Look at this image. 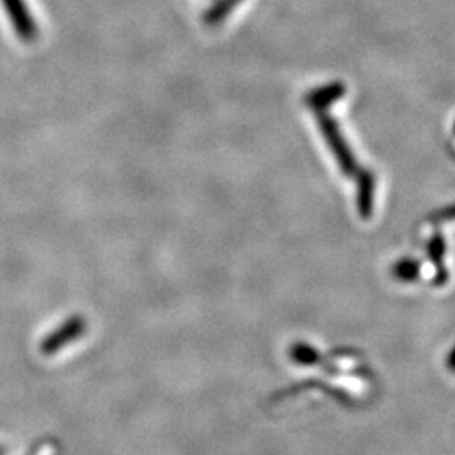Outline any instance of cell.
<instances>
[{"instance_id":"6da1fadb","label":"cell","mask_w":455,"mask_h":455,"mask_svg":"<svg viewBox=\"0 0 455 455\" xmlns=\"http://www.w3.org/2000/svg\"><path fill=\"white\" fill-rule=\"evenodd\" d=\"M317 115H319V127L324 135L325 142L339 164L342 174L355 176L359 171L358 163H356L351 148L347 146V142L344 140L338 122L325 114Z\"/></svg>"},{"instance_id":"7a4b0ae2","label":"cell","mask_w":455,"mask_h":455,"mask_svg":"<svg viewBox=\"0 0 455 455\" xmlns=\"http://www.w3.org/2000/svg\"><path fill=\"white\" fill-rule=\"evenodd\" d=\"M88 329V323L83 315H71L69 319H66L65 323L58 325L52 332H49L48 336L41 342V353L51 356L56 355L58 351H61L66 346H69L73 341H78L80 338L84 336Z\"/></svg>"},{"instance_id":"3957f363","label":"cell","mask_w":455,"mask_h":455,"mask_svg":"<svg viewBox=\"0 0 455 455\" xmlns=\"http://www.w3.org/2000/svg\"><path fill=\"white\" fill-rule=\"evenodd\" d=\"M358 189H356V204L359 216L363 220L371 218L374 210V193H376V178L368 169H359Z\"/></svg>"},{"instance_id":"277c9868","label":"cell","mask_w":455,"mask_h":455,"mask_svg":"<svg viewBox=\"0 0 455 455\" xmlns=\"http://www.w3.org/2000/svg\"><path fill=\"white\" fill-rule=\"evenodd\" d=\"M346 95V86L339 82L329 83L321 88L312 90L306 97V103L315 114H325L329 107H332L336 101H339Z\"/></svg>"},{"instance_id":"5b68a950","label":"cell","mask_w":455,"mask_h":455,"mask_svg":"<svg viewBox=\"0 0 455 455\" xmlns=\"http://www.w3.org/2000/svg\"><path fill=\"white\" fill-rule=\"evenodd\" d=\"M445 250H447V244H445L443 236H440V235H435V236L428 242V244H427V255H428V259L432 260V263H434L435 268H437L435 285H443V283L447 282V276H449L445 267H443Z\"/></svg>"},{"instance_id":"8992f818","label":"cell","mask_w":455,"mask_h":455,"mask_svg":"<svg viewBox=\"0 0 455 455\" xmlns=\"http://www.w3.org/2000/svg\"><path fill=\"white\" fill-rule=\"evenodd\" d=\"M420 261L415 260V259H400L393 265V276L398 280V282H403V283H411L415 280L420 278Z\"/></svg>"},{"instance_id":"52a82bcc","label":"cell","mask_w":455,"mask_h":455,"mask_svg":"<svg viewBox=\"0 0 455 455\" xmlns=\"http://www.w3.org/2000/svg\"><path fill=\"white\" fill-rule=\"evenodd\" d=\"M289 355H291V359H292L293 363H297L300 366H315V364H319L323 361L321 353L314 346L306 344V342L293 344L291 351H289Z\"/></svg>"},{"instance_id":"ba28073f","label":"cell","mask_w":455,"mask_h":455,"mask_svg":"<svg viewBox=\"0 0 455 455\" xmlns=\"http://www.w3.org/2000/svg\"><path fill=\"white\" fill-rule=\"evenodd\" d=\"M240 2H243V0H218V2L214 4V7H212V9L204 14V22H206L208 26H218V24H221V22L235 11V7H236Z\"/></svg>"},{"instance_id":"9c48e42d","label":"cell","mask_w":455,"mask_h":455,"mask_svg":"<svg viewBox=\"0 0 455 455\" xmlns=\"http://www.w3.org/2000/svg\"><path fill=\"white\" fill-rule=\"evenodd\" d=\"M0 455H5V451H4V449H0Z\"/></svg>"}]
</instances>
